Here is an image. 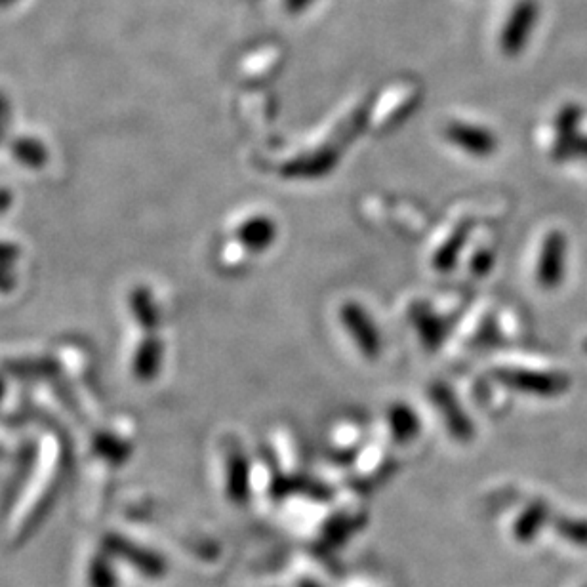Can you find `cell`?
Listing matches in <instances>:
<instances>
[{
	"label": "cell",
	"instance_id": "1",
	"mask_svg": "<svg viewBox=\"0 0 587 587\" xmlns=\"http://www.w3.org/2000/svg\"><path fill=\"white\" fill-rule=\"evenodd\" d=\"M538 14H540V6L536 0H521L513 8L500 39L506 56H517L525 50V46L530 41V35L534 31V25L538 21Z\"/></svg>",
	"mask_w": 587,
	"mask_h": 587
},
{
	"label": "cell",
	"instance_id": "2",
	"mask_svg": "<svg viewBox=\"0 0 587 587\" xmlns=\"http://www.w3.org/2000/svg\"><path fill=\"white\" fill-rule=\"evenodd\" d=\"M565 256H567V241L559 231H553L544 243L540 264H538V281L546 288H555L563 281Z\"/></svg>",
	"mask_w": 587,
	"mask_h": 587
},
{
	"label": "cell",
	"instance_id": "3",
	"mask_svg": "<svg viewBox=\"0 0 587 587\" xmlns=\"http://www.w3.org/2000/svg\"><path fill=\"white\" fill-rule=\"evenodd\" d=\"M549 519V506L544 500H536L521 513L515 523V538L521 544H530L536 540L538 532L544 528Z\"/></svg>",
	"mask_w": 587,
	"mask_h": 587
},
{
	"label": "cell",
	"instance_id": "4",
	"mask_svg": "<svg viewBox=\"0 0 587 587\" xmlns=\"http://www.w3.org/2000/svg\"><path fill=\"white\" fill-rule=\"evenodd\" d=\"M446 134L452 142L471 153H490L494 149V138L483 128L471 124H450Z\"/></svg>",
	"mask_w": 587,
	"mask_h": 587
},
{
	"label": "cell",
	"instance_id": "5",
	"mask_svg": "<svg viewBox=\"0 0 587 587\" xmlns=\"http://www.w3.org/2000/svg\"><path fill=\"white\" fill-rule=\"evenodd\" d=\"M511 382L538 395H559L568 389V380L561 374H515Z\"/></svg>",
	"mask_w": 587,
	"mask_h": 587
},
{
	"label": "cell",
	"instance_id": "6",
	"mask_svg": "<svg viewBox=\"0 0 587 587\" xmlns=\"http://www.w3.org/2000/svg\"><path fill=\"white\" fill-rule=\"evenodd\" d=\"M582 111L576 105H568L559 119H557V128H559V151L563 153L565 149H576L578 143V136H576V126L580 122Z\"/></svg>",
	"mask_w": 587,
	"mask_h": 587
},
{
	"label": "cell",
	"instance_id": "7",
	"mask_svg": "<svg viewBox=\"0 0 587 587\" xmlns=\"http://www.w3.org/2000/svg\"><path fill=\"white\" fill-rule=\"evenodd\" d=\"M553 527L559 532V536L565 538L570 544L578 547H587V519L557 517L553 521Z\"/></svg>",
	"mask_w": 587,
	"mask_h": 587
},
{
	"label": "cell",
	"instance_id": "8",
	"mask_svg": "<svg viewBox=\"0 0 587 587\" xmlns=\"http://www.w3.org/2000/svg\"><path fill=\"white\" fill-rule=\"evenodd\" d=\"M229 496L237 502H243L244 498L248 496V469H246V464L241 456L231 460Z\"/></svg>",
	"mask_w": 587,
	"mask_h": 587
},
{
	"label": "cell",
	"instance_id": "9",
	"mask_svg": "<svg viewBox=\"0 0 587 587\" xmlns=\"http://www.w3.org/2000/svg\"><path fill=\"white\" fill-rule=\"evenodd\" d=\"M14 155L18 161L23 164H31V166H39L46 159V151L44 145L39 140L33 138H18L14 147H12Z\"/></svg>",
	"mask_w": 587,
	"mask_h": 587
},
{
	"label": "cell",
	"instance_id": "10",
	"mask_svg": "<svg viewBox=\"0 0 587 587\" xmlns=\"http://www.w3.org/2000/svg\"><path fill=\"white\" fill-rule=\"evenodd\" d=\"M8 117H10V102H8V98L0 92V136H2L4 124L8 122Z\"/></svg>",
	"mask_w": 587,
	"mask_h": 587
},
{
	"label": "cell",
	"instance_id": "11",
	"mask_svg": "<svg viewBox=\"0 0 587 587\" xmlns=\"http://www.w3.org/2000/svg\"><path fill=\"white\" fill-rule=\"evenodd\" d=\"M313 0H286V8L290 10V12H302L305 10L309 4H311Z\"/></svg>",
	"mask_w": 587,
	"mask_h": 587
},
{
	"label": "cell",
	"instance_id": "12",
	"mask_svg": "<svg viewBox=\"0 0 587 587\" xmlns=\"http://www.w3.org/2000/svg\"><path fill=\"white\" fill-rule=\"evenodd\" d=\"M576 151H580L582 155H586L587 157V138H578V143H576Z\"/></svg>",
	"mask_w": 587,
	"mask_h": 587
},
{
	"label": "cell",
	"instance_id": "13",
	"mask_svg": "<svg viewBox=\"0 0 587 587\" xmlns=\"http://www.w3.org/2000/svg\"><path fill=\"white\" fill-rule=\"evenodd\" d=\"M18 0H0V10H6L10 6H14Z\"/></svg>",
	"mask_w": 587,
	"mask_h": 587
},
{
	"label": "cell",
	"instance_id": "14",
	"mask_svg": "<svg viewBox=\"0 0 587 587\" xmlns=\"http://www.w3.org/2000/svg\"><path fill=\"white\" fill-rule=\"evenodd\" d=\"M586 351H587V344H586Z\"/></svg>",
	"mask_w": 587,
	"mask_h": 587
},
{
	"label": "cell",
	"instance_id": "15",
	"mask_svg": "<svg viewBox=\"0 0 587 587\" xmlns=\"http://www.w3.org/2000/svg\"><path fill=\"white\" fill-rule=\"evenodd\" d=\"M587 587V586H586Z\"/></svg>",
	"mask_w": 587,
	"mask_h": 587
}]
</instances>
